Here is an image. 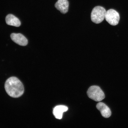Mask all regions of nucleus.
Listing matches in <instances>:
<instances>
[{"label":"nucleus","instance_id":"3","mask_svg":"<svg viewBox=\"0 0 128 128\" xmlns=\"http://www.w3.org/2000/svg\"><path fill=\"white\" fill-rule=\"evenodd\" d=\"M87 94L90 98L96 102L101 101L105 98L103 91L98 86H93L90 87Z\"/></svg>","mask_w":128,"mask_h":128},{"label":"nucleus","instance_id":"9","mask_svg":"<svg viewBox=\"0 0 128 128\" xmlns=\"http://www.w3.org/2000/svg\"><path fill=\"white\" fill-rule=\"evenodd\" d=\"M6 20L8 25L16 27H19L21 25L19 19L12 14H9L6 17Z\"/></svg>","mask_w":128,"mask_h":128},{"label":"nucleus","instance_id":"8","mask_svg":"<svg viewBox=\"0 0 128 128\" xmlns=\"http://www.w3.org/2000/svg\"><path fill=\"white\" fill-rule=\"evenodd\" d=\"M68 108L64 106L60 105L56 106L54 108L53 113L55 117L57 119H62L63 113L68 111Z\"/></svg>","mask_w":128,"mask_h":128},{"label":"nucleus","instance_id":"1","mask_svg":"<svg viewBox=\"0 0 128 128\" xmlns=\"http://www.w3.org/2000/svg\"><path fill=\"white\" fill-rule=\"evenodd\" d=\"M5 89L9 96L17 98L23 95L24 92L23 85L18 78L12 77L8 79L5 84Z\"/></svg>","mask_w":128,"mask_h":128},{"label":"nucleus","instance_id":"7","mask_svg":"<svg viewBox=\"0 0 128 128\" xmlns=\"http://www.w3.org/2000/svg\"><path fill=\"white\" fill-rule=\"evenodd\" d=\"M55 7L62 13L66 14L68 11V0H58L55 4Z\"/></svg>","mask_w":128,"mask_h":128},{"label":"nucleus","instance_id":"5","mask_svg":"<svg viewBox=\"0 0 128 128\" xmlns=\"http://www.w3.org/2000/svg\"><path fill=\"white\" fill-rule=\"evenodd\" d=\"M11 39L16 44L21 46H25L28 43L26 38L20 34L12 33L10 35Z\"/></svg>","mask_w":128,"mask_h":128},{"label":"nucleus","instance_id":"4","mask_svg":"<svg viewBox=\"0 0 128 128\" xmlns=\"http://www.w3.org/2000/svg\"><path fill=\"white\" fill-rule=\"evenodd\" d=\"M105 18L110 24L114 26L119 23L120 16L119 13L116 10L110 9L107 11Z\"/></svg>","mask_w":128,"mask_h":128},{"label":"nucleus","instance_id":"2","mask_svg":"<svg viewBox=\"0 0 128 128\" xmlns=\"http://www.w3.org/2000/svg\"><path fill=\"white\" fill-rule=\"evenodd\" d=\"M106 11L104 8L100 6H97L92 9L91 14V20L94 23L100 24L105 18Z\"/></svg>","mask_w":128,"mask_h":128},{"label":"nucleus","instance_id":"6","mask_svg":"<svg viewBox=\"0 0 128 128\" xmlns=\"http://www.w3.org/2000/svg\"><path fill=\"white\" fill-rule=\"evenodd\" d=\"M97 109L100 111L102 116L105 118H109L111 115V112L109 108L102 102H99L96 105Z\"/></svg>","mask_w":128,"mask_h":128}]
</instances>
